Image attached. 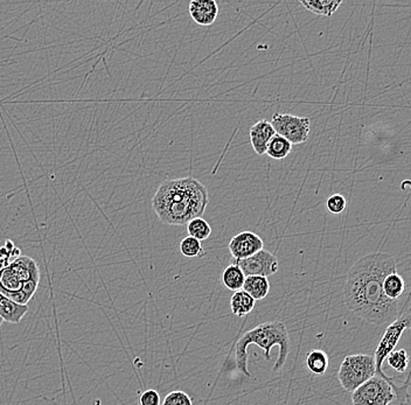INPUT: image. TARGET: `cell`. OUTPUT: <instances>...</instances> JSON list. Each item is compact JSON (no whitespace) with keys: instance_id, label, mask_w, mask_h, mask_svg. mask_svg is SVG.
<instances>
[{"instance_id":"obj_11","label":"cell","mask_w":411,"mask_h":405,"mask_svg":"<svg viewBox=\"0 0 411 405\" xmlns=\"http://www.w3.org/2000/svg\"><path fill=\"white\" fill-rule=\"evenodd\" d=\"M188 12L194 23L208 27L215 23L219 15V6L214 0H193L190 3Z\"/></svg>"},{"instance_id":"obj_2","label":"cell","mask_w":411,"mask_h":405,"mask_svg":"<svg viewBox=\"0 0 411 405\" xmlns=\"http://www.w3.org/2000/svg\"><path fill=\"white\" fill-rule=\"evenodd\" d=\"M208 202L207 187L194 177L166 180L151 201L159 219L168 226H183L201 217Z\"/></svg>"},{"instance_id":"obj_23","label":"cell","mask_w":411,"mask_h":405,"mask_svg":"<svg viewBox=\"0 0 411 405\" xmlns=\"http://www.w3.org/2000/svg\"><path fill=\"white\" fill-rule=\"evenodd\" d=\"M385 360L388 362L389 367L399 374H404L407 372L409 363H410V359H409V355L405 350H392Z\"/></svg>"},{"instance_id":"obj_8","label":"cell","mask_w":411,"mask_h":405,"mask_svg":"<svg viewBox=\"0 0 411 405\" xmlns=\"http://www.w3.org/2000/svg\"><path fill=\"white\" fill-rule=\"evenodd\" d=\"M311 120L307 117L290 115V114H273V130L277 134L290 141L292 145L307 143L310 136Z\"/></svg>"},{"instance_id":"obj_17","label":"cell","mask_w":411,"mask_h":405,"mask_svg":"<svg viewBox=\"0 0 411 405\" xmlns=\"http://www.w3.org/2000/svg\"><path fill=\"white\" fill-rule=\"evenodd\" d=\"M307 367L312 374L318 376H322L327 372L329 366V355L324 350H311L307 354Z\"/></svg>"},{"instance_id":"obj_30","label":"cell","mask_w":411,"mask_h":405,"mask_svg":"<svg viewBox=\"0 0 411 405\" xmlns=\"http://www.w3.org/2000/svg\"><path fill=\"white\" fill-rule=\"evenodd\" d=\"M3 323H4V320L1 319V318H0V327H1V325H3Z\"/></svg>"},{"instance_id":"obj_25","label":"cell","mask_w":411,"mask_h":405,"mask_svg":"<svg viewBox=\"0 0 411 405\" xmlns=\"http://www.w3.org/2000/svg\"><path fill=\"white\" fill-rule=\"evenodd\" d=\"M346 206H347V201L341 194H332L326 201V208L334 215H339L344 212Z\"/></svg>"},{"instance_id":"obj_7","label":"cell","mask_w":411,"mask_h":405,"mask_svg":"<svg viewBox=\"0 0 411 405\" xmlns=\"http://www.w3.org/2000/svg\"><path fill=\"white\" fill-rule=\"evenodd\" d=\"M400 388L381 376H374L351 393L353 405H389Z\"/></svg>"},{"instance_id":"obj_9","label":"cell","mask_w":411,"mask_h":405,"mask_svg":"<svg viewBox=\"0 0 411 405\" xmlns=\"http://www.w3.org/2000/svg\"><path fill=\"white\" fill-rule=\"evenodd\" d=\"M232 264L237 265L246 277L261 276L268 278L278 271L280 263L277 257L268 250L263 249L255 253L254 256L246 260H232Z\"/></svg>"},{"instance_id":"obj_24","label":"cell","mask_w":411,"mask_h":405,"mask_svg":"<svg viewBox=\"0 0 411 405\" xmlns=\"http://www.w3.org/2000/svg\"><path fill=\"white\" fill-rule=\"evenodd\" d=\"M21 256V250L18 246H15V243L11 240L5 241L4 246H0V258L4 260L5 264L8 267L11 264L13 260H17Z\"/></svg>"},{"instance_id":"obj_18","label":"cell","mask_w":411,"mask_h":405,"mask_svg":"<svg viewBox=\"0 0 411 405\" xmlns=\"http://www.w3.org/2000/svg\"><path fill=\"white\" fill-rule=\"evenodd\" d=\"M300 4L314 15L332 17L339 6L342 4V1L341 0H320V1L300 0Z\"/></svg>"},{"instance_id":"obj_12","label":"cell","mask_w":411,"mask_h":405,"mask_svg":"<svg viewBox=\"0 0 411 405\" xmlns=\"http://www.w3.org/2000/svg\"><path fill=\"white\" fill-rule=\"evenodd\" d=\"M250 143L255 153L263 156L266 152L270 141L276 134L273 125L266 119H261L251 127Z\"/></svg>"},{"instance_id":"obj_22","label":"cell","mask_w":411,"mask_h":405,"mask_svg":"<svg viewBox=\"0 0 411 405\" xmlns=\"http://www.w3.org/2000/svg\"><path fill=\"white\" fill-rule=\"evenodd\" d=\"M179 250L183 256L188 258H200L206 255L201 242L191 236H187L180 242Z\"/></svg>"},{"instance_id":"obj_27","label":"cell","mask_w":411,"mask_h":405,"mask_svg":"<svg viewBox=\"0 0 411 405\" xmlns=\"http://www.w3.org/2000/svg\"><path fill=\"white\" fill-rule=\"evenodd\" d=\"M400 404L411 405V372L401 384L400 394L397 396Z\"/></svg>"},{"instance_id":"obj_28","label":"cell","mask_w":411,"mask_h":405,"mask_svg":"<svg viewBox=\"0 0 411 405\" xmlns=\"http://www.w3.org/2000/svg\"><path fill=\"white\" fill-rule=\"evenodd\" d=\"M161 396L154 389L145 390L139 397V405H161Z\"/></svg>"},{"instance_id":"obj_29","label":"cell","mask_w":411,"mask_h":405,"mask_svg":"<svg viewBox=\"0 0 411 405\" xmlns=\"http://www.w3.org/2000/svg\"><path fill=\"white\" fill-rule=\"evenodd\" d=\"M5 267H6V264H5L4 260L0 258V270H3V269H4Z\"/></svg>"},{"instance_id":"obj_14","label":"cell","mask_w":411,"mask_h":405,"mask_svg":"<svg viewBox=\"0 0 411 405\" xmlns=\"http://www.w3.org/2000/svg\"><path fill=\"white\" fill-rule=\"evenodd\" d=\"M242 290L254 298L255 301L263 300L269 294L270 282L266 277L250 276V277H246Z\"/></svg>"},{"instance_id":"obj_15","label":"cell","mask_w":411,"mask_h":405,"mask_svg":"<svg viewBox=\"0 0 411 405\" xmlns=\"http://www.w3.org/2000/svg\"><path fill=\"white\" fill-rule=\"evenodd\" d=\"M254 298L250 297L246 291L239 290L237 292H234L232 298H230V309L234 316L242 318L253 312L255 309Z\"/></svg>"},{"instance_id":"obj_26","label":"cell","mask_w":411,"mask_h":405,"mask_svg":"<svg viewBox=\"0 0 411 405\" xmlns=\"http://www.w3.org/2000/svg\"><path fill=\"white\" fill-rule=\"evenodd\" d=\"M163 405H193L192 399L183 391H172L164 398Z\"/></svg>"},{"instance_id":"obj_3","label":"cell","mask_w":411,"mask_h":405,"mask_svg":"<svg viewBox=\"0 0 411 405\" xmlns=\"http://www.w3.org/2000/svg\"><path fill=\"white\" fill-rule=\"evenodd\" d=\"M257 346L264 352L266 361L271 360V350L273 347H280V354L277 359L273 372H277L284 367L290 353V336L288 328L284 323L280 321H269L261 323L257 327L243 334L235 345L236 367L243 375L250 377V372L248 370V347Z\"/></svg>"},{"instance_id":"obj_10","label":"cell","mask_w":411,"mask_h":405,"mask_svg":"<svg viewBox=\"0 0 411 405\" xmlns=\"http://www.w3.org/2000/svg\"><path fill=\"white\" fill-rule=\"evenodd\" d=\"M228 248L234 260H246L264 249V242L253 231H242L230 240Z\"/></svg>"},{"instance_id":"obj_6","label":"cell","mask_w":411,"mask_h":405,"mask_svg":"<svg viewBox=\"0 0 411 405\" xmlns=\"http://www.w3.org/2000/svg\"><path fill=\"white\" fill-rule=\"evenodd\" d=\"M376 376V364L374 355L355 354L345 357L338 372L341 387L348 393H353L368 379Z\"/></svg>"},{"instance_id":"obj_1","label":"cell","mask_w":411,"mask_h":405,"mask_svg":"<svg viewBox=\"0 0 411 405\" xmlns=\"http://www.w3.org/2000/svg\"><path fill=\"white\" fill-rule=\"evenodd\" d=\"M396 272V260L388 253H375L358 260L348 272L344 287L347 309L374 326L392 323L400 316L401 301L385 297V277Z\"/></svg>"},{"instance_id":"obj_19","label":"cell","mask_w":411,"mask_h":405,"mask_svg":"<svg viewBox=\"0 0 411 405\" xmlns=\"http://www.w3.org/2000/svg\"><path fill=\"white\" fill-rule=\"evenodd\" d=\"M244 282H246V276L237 265L230 264L222 272V282L228 290L234 292L242 290Z\"/></svg>"},{"instance_id":"obj_4","label":"cell","mask_w":411,"mask_h":405,"mask_svg":"<svg viewBox=\"0 0 411 405\" xmlns=\"http://www.w3.org/2000/svg\"><path fill=\"white\" fill-rule=\"evenodd\" d=\"M40 282L37 262L28 256H20L0 270V292L20 305H28Z\"/></svg>"},{"instance_id":"obj_16","label":"cell","mask_w":411,"mask_h":405,"mask_svg":"<svg viewBox=\"0 0 411 405\" xmlns=\"http://www.w3.org/2000/svg\"><path fill=\"white\" fill-rule=\"evenodd\" d=\"M383 292H385V297L389 299L401 301V298L405 292V282H404L403 277L399 275L397 272L387 276L385 282H383Z\"/></svg>"},{"instance_id":"obj_13","label":"cell","mask_w":411,"mask_h":405,"mask_svg":"<svg viewBox=\"0 0 411 405\" xmlns=\"http://www.w3.org/2000/svg\"><path fill=\"white\" fill-rule=\"evenodd\" d=\"M28 312V305H20L0 292V318L10 323H19Z\"/></svg>"},{"instance_id":"obj_5","label":"cell","mask_w":411,"mask_h":405,"mask_svg":"<svg viewBox=\"0 0 411 405\" xmlns=\"http://www.w3.org/2000/svg\"><path fill=\"white\" fill-rule=\"evenodd\" d=\"M407 330H411V307L402 311L400 316L390 323L382 335L381 340L378 342V347L374 353V359H375V364H376V376H381L389 382L394 383L397 387H399L400 381L385 374L383 370V362L392 350H396L397 343L400 341L401 336Z\"/></svg>"},{"instance_id":"obj_20","label":"cell","mask_w":411,"mask_h":405,"mask_svg":"<svg viewBox=\"0 0 411 405\" xmlns=\"http://www.w3.org/2000/svg\"><path fill=\"white\" fill-rule=\"evenodd\" d=\"M291 150V143L280 136V134H276L273 136V139L270 141L266 153L273 159L283 160L290 154Z\"/></svg>"},{"instance_id":"obj_21","label":"cell","mask_w":411,"mask_h":405,"mask_svg":"<svg viewBox=\"0 0 411 405\" xmlns=\"http://www.w3.org/2000/svg\"><path fill=\"white\" fill-rule=\"evenodd\" d=\"M187 226V233L188 236L197 238L199 241H205L212 235V228L208 222L202 217H195L191 219Z\"/></svg>"}]
</instances>
